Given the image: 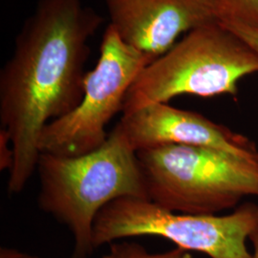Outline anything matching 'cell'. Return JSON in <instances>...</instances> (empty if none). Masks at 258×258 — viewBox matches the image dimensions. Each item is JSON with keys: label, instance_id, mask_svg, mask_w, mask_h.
<instances>
[{"label": "cell", "instance_id": "3", "mask_svg": "<svg viewBox=\"0 0 258 258\" xmlns=\"http://www.w3.org/2000/svg\"><path fill=\"white\" fill-rule=\"evenodd\" d=\"M258 73V53L220 22L196 28L148 65L125 96L122 115L181 95L235 96L238 83Z\"/></svg>", "mask_w": 258, "mask_h": 258}, {"label": "cell", "instance_id": "1", "mask_svg": "<svg viewBox=\"0 0 258 258\" xmlns=\"http://www.w3.org/2000/svg\"><path fill=\"white\" fill-rule=\"evenodd\" d=\"M102 18L83 0H38L0 72V123L14 165L8 191L19 194L37 169L47 125L82 102L89 40Z\"/></svg>", "mask_w": 258, "mask_h": 258}, {"label": "cell", "instance_id": "10", "mask_svg": "<svg viewBox=\"0 0 258 258\" xmlns=\"http://www.w3.org/2000/svg\"><path fill=\"white\" fill-rule=\"evenodd\" d=\"M102 258H190V255L187 253V250L181 248L161 253H150L137 243L123 242L113 244L108 253Z\"/></svg>", "mask_w": 258, "mask_h": 258}, {"label": "cell", "instance_id": "12", "mask_svg": "<svg viewBox=\"0 0 258 258\" xmlns=\"http://www.w3.org/2000/svg\"><path fill=\"white\" fill-rule=\"evenodd\" d=\"M228 29L234 32L237 36L243 38L249 45L252 47L258 53V30L246 26L238 22H220Z\"/></svg>", "mask_w": 258, "mask_h": 258}, {"label": "cell", "instance_id": "14", "mask_svg": "<svg viewBox=\"0 0 258 258\" xmlns=\"http://www.w3.org/2000/svg\"><path fill=\"white\" fill-rule=\"evenodd\" d=\"M249 240L251 241L253 245V253H252V258H258V227L255 229V231L252 232L250 235Z\"/></svg>", "mask_w": 258, "mask_h": 258}, {"label": "cell", "instance_id": "4", "mask_svg": "<svg viewBox=\"0 0 258 258\" xmlns=\"http://www.w3.org/2000/svg\"><path fill=\"white\" fill-rule=\"evenodd\" d=\"M137 156L149 200L167 211L211 215L258 197V161L185 145L147 148Z\"/></svg>", "mask_w": 258, "mask_h": 258}, {"label": "cell", "instance_id": "5", "mask_svg": "<svg viewBox=\"0 0 258 258\" xmlns=\"http://www.w3.org/2000/svg\"><path fill=\"white\" fill-rule=\"evenodd\" d=\"M258 227V205L245 203L228 215H194L170 212L148 199H117L97 216L94 248L122 238L159 236L178 248L211 258H252L247 240Z\"/></svg>", "mask_w": 258, "mask_h": 258}, {"label": "cell", "instance_id": "13", "mask_svg": "<svg viewBox=\"0 0 258 258\" xmlns=\"http://www.w3.org/2000/svg\"><path fill=\"white\" fill-rule=\"evenodd\" d=\"M0 258H38L37 256H33L26 253H21L15 249H6L2 248L1 249V254Z\"/></svg>", "mask_w": 258, "mask_h": 258}, {"label": "cell", "instance_id": "9", "mask_svg": "<svg viewBox=\"0 0 258 258\" xmlns=\"http://www.w3.org/2000/svg\"><path fill=\"white\" fill-rule=\"evenodd\" d=\"M220 22H238L258 30V0H212Z\"/></svg>", "mask_w": 258, "mask_h": 258}, {"label": "cell", "instance_id": "2", "mask_svg": "<svg viewBox=\"0 0 258 258\" xmlns=\"http://www.w3.org/2000/svg\"><path fill=\"white\" fill-rule=\"evenodd\" d=\"M37 169L38 206L72 233L74 258L95 249L94 224L104 207L124 197L149 200L137 151L116 126L100 148L83 155L41 153Z\"/></svg>", "mask_w": 258, "mask_h": 258}, {"label": "cell", "instance_id": "11", "mask_svg": "<svg viewBox=\"0 0 258 258\" xmlns=\"http://www.w3.org/2000/svg\"><path fill=\"white\" fill-rule=\"evenodd\" d=\"M14 159L15 153L9 134L4 129H0V169L9 172L14 165Z\"/></svg>", "mask_w": 258, "mask_h": 258}, {"label": "cell", "instance_id": "8", "mask_svg": "<svg viewBox=\"0 0 258 258\" xmlns=\"http://www.w3.org/2000/svg\"><path fill=\"white\" fill-rule=\"evenodd\" d=\"M111 27L130 46L156 58L184 33L220 22L212 0H104Z\"/></svg>", "mask_w": 258, "mask_h": 258}, {"label": "cell", "instance_id": "6", "mask_svg": "<svg viewBox=\"0 0 258 258\" xmlns=\"http://www.w3.org/2000/svg\"><path fill=\"white\" fill-rule=\"evenodd\" d=\"M156 59L125 43L108 25L98 63L84 77L82 102L44 128L39 140L40 154L78 156L100 148L108 137L107 124L122 111L130 87Z\"/></svg>", "mask_w": 258, "mask_h": 258}, {"label": "cell", "instance_id": "7", "mask_svg": "<svg viewBox=\"0 0 258 258\" xmlns=\"http://www.w3.org/2000/svg\"><path fill=\"white\" fill-rule=\"evenodd\" d=\"M135 151L163 145L214 148L249 161H258L250 139L203 115L159 102L122 115L115 125Z\"/></svg>", "mask_w": 258, "mask_h": 258}]
</instances>
